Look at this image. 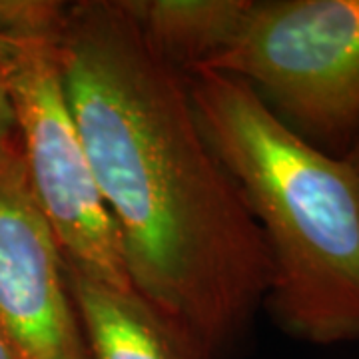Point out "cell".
<instances>
[{"label": "cell", "mask_w": 359, "mask_h": 359, "mask_svg": "<svg viewBox=\"0 0 359 359\" xmlns=\"http://www.w3.org/2000/svg\"><path fill=\"white\" fill-rule=\"evenodd\" d=\"M66 94L130 282L212 359L240 346L273 282L268 245L198 122L186 74L120 0L68 2Z\"/></svg>", "instance_id": "1"}, {"label": "cell", "mask_w": 359, "mask_h": 359, "mask_svg": "<svg viewBox=\"0 0 359 359\" xmlns=\"http://www.w3.org/2000/svg\"><path fill=\"white\" fill-rule=\"evenodd\" d=\"M186 78L205 140L268 245L273 282L264 308L308 344L359 339L358 174L299 138L242 80Z\"/></svg>", "instance_id": "2"}, {"label": "cell", "mask_w": 359, "mask_h": 359, "mask_svg": "<svg viewBox=\"0 0 359 359\" xmlns=\"http://www.w3.org/2000/svg\"><path fill=\"white\" fill-rule=\"evenodd\" d=\"M66 8L68 2L58 0H0V50L18 146L66 266L116 287H134L66 94L60 54Z\"/></svg>", "instance_id": "3"}, {"label": "cell", "mask_w": 359, "mask_h": 359, "mask_svg": "<svg viewBox=\"0 0 359 359\" xmlns=\"http://www.w3.org/2000/svg\"><path fill=\"white\" fill-rule=\"evenodd\" d=\"M198 72L242 80L299 138L346 158L359 138V0H250Z\"/></svg>", "instance_id": "4"}, {"label": "cell", "mask_w": 359, "mask_h": 359, "mask_svg": "<svg viewBox=\"0 0 359 359\" xmlns=\"http://www.w3.org/2000/svg\"><path fill=\"white\" fill-rule=\"evenodd\" d=\"M0 332L20 359H88L65 256L18 142L0 150Z\"/></svg>", "instance_id": "5"}, {"label": "cell", "mask_w": 359, "mask_h": 359, "mask_svg": "<svg viewBox=\"0 0 359 359\" xmlns=\"http://www.w3.org/2000/svg\"><path fill=\"white\" fill-rule=\"evenodd\" d=\"M88 359H212L172 316L134 287H116L66 266Z\"/></svg>", "instance_id": "6"}, {"label": "cell", "mask_w": 359, "mask_h": 359, "mask_svg": "<svg viewBox=\"0 0 359 359\" xmlns=\"http://www.w3.org/2000/svg\"><path fill=\"white\" fill-rule=\"evenodd\" d=\"M150 48L182 74L202 70L238 34L250 0H120Z\"/></svg>", "instance_id": "7"}, {"label": "cell", "mask_w": 359, "mask_h": 359, "mask_svg": "<svg viewBox=\"0 0 359 359\" xmlns=\"http://www.w3.org/2000/svg\"><path fill=\"white\" fill-rule=\"evenodd\" d=\"M18 142L16 136V122H14L13 104L6 88V76H4V62H2V50H0V150L8 148Z\"/></svg>", "instance_id": "8"}, {"label": "cell", "mask_w": 359, "mask_h": 359, "mask_svg": "<svg viewBox=\"0 0 359 359\" xmlns=\"http://www.w3.org/2000/svg\"><path fill=\"white\" fill-rule=\"evenodd\" d=\"M0 359H20L18 353L14 351V347L11 346V341L4 337L2 332H0Z\"/></svg>", "instance_id": "9"}, {"label": "cell", "mask_w": 359, "mask_h": 359, "mask_svg": "<svg viewBox=\"0 0 359 359\" xmlns=\"http://www.w3.org/2000/svg\"><path fill=\"white\" fill-rule=\"evenodd\" d=\"M346 160L349 162V166L353 168V172L358 174V178H359V138H358V142L351 146V150L347 152Z\"/></svg>", "instance_id": "10"}]
</instances>
